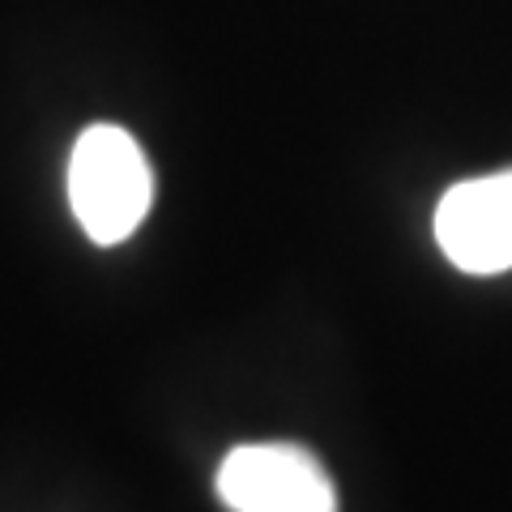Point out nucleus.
<instances>
[{
    "instance_id": "nucleus-1",
    "label": "nucleus",
    "mask_w": 512,
    "mask_h": 512,
    "mask_svg": "<svg viewBox=\"0 0 512 512\" xmlns=\"http://www.w3.org/2000/svg\"><path fill=\"white\" fill-rule=\"evenodd\" d=\"M154 171L120 124H90L69 158V205L94 244H124L150 214Z\"/></svg>"
},
{
    "instance_id": "nucleus-2",
    "label": "nucleus",
    "mask_w": 512,
    "mask_h": 512,
    "mask_svg": "<svg viewBox=\"0 0 512 512\" xmlns=\"http://www.w3.org/2000/svg\"><path fill=\"white\" fill-rule=\"evenodd\" d=\"M218 500L231 512H338V487L303 444H239L218 466Z\"/></svg>"
},
{
    "instance_id": "nucleus-3",
    "label": "nucleus",
    "mask_w": 512,
    "mask_h": 512,
    "mask_svg": "<svg viewBox=\"0 0 512 512\" xmlns=\"http://www.w3.org/2000/svg\"><path fill=\"white\" fill-rule=\"evenodd\" d=\"M436 244L466 274L512 269V167L444 192L436 205Z\"/></svg>"
}]
</instances>
